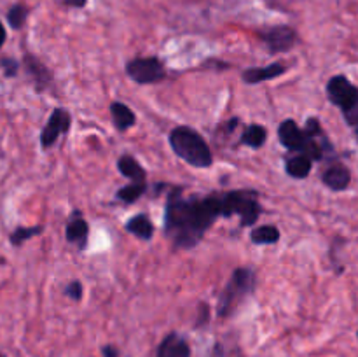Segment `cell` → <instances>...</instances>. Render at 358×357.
<instances>
[{"instance_id": "6da1fadb", "label": "cell", "mask_w": 358, "mask_h": 357, "mask_svg": "<svg viewBox=\"0 0 358 357\" xmlns=\"http://www.w3.org/2000/svg\"><path fill=\"white\" fill-rule=\"evenodd\" d=\"M222 216L220 196H191L170 192L164 212V233L175 247L191 248L201 241L203 234Z\"/></svg>"}, {"instance_id": "7a4b0ae2", "label": "cell", "mask_w": 358, "mask_h": 357, "mask_svg": "<svg viewBox=\"0 0 358 357\" xmlns=\"http://www.w3.org/2000/svg\"><path fill=\"white\" fill-rule=\"evenodd\" d=\"M278 139L285 149L304 154L311 161L324 160L325 153H331L332 146L322 130L317 118H310L306 128H299L294 119H285L278 128Z\"/></svg>"}, {"instance_id": "3957f363", "label": "cell", "mask_w": 358, "mask_h": 357, "mask_svg": "<svg viewBox=\"0 0 358 357\" xmlns=\"http://www.w3.org/2000/svg\"><path fill=\"white\" fill-rule=\"evenodd\" d=\"M170 146L180 160L194 168L212 167L213 156L206 140L191 126H177L170 133Z\"/></svg>"}, {"instance_id": "277c9868", "label": "cell", "mask_w": 358, "mask_h": 357, "mask_svg": "<svg viewBox=\"0 0 358 357\" xmlns=\"http://www.w3.org/2000/svg\"><path fill=\"white\" fill-rule=\"evenodd\" d=\"M327 97L341 111L358 140V88L346 76H334L327 83Z\"/></svg>"}, {"instance_id": "5b68a950", "label": "cell", "mask_w": 358, "mask_h": 357, "mask_svg": "<svg viewBox=\"0 0 358 357\" xmlns=\"http://www.w3.org/2000/svg\"><path fill=\"white\" fill-rule=\"evenodd\" d=\"M255 273L252 268H238L231 275L229 282L219 296V315L229 317L241 304L245 298L250 296L255 289Z\"/></svg>"}, {"instance_id": "8992f818", "label": "cell", "mask_w": 358, "mask_h": 357, "mask_svg": "<svg viewBox=\"0 0 358 357\" xmlns=\"http://www.w3.org/2000/svg\"><path fill=\"white\" fill-rule=\"evenodd\" d=\"M220 200H222V217L240 216L241 226H252L261 216L262 209L255 191L238 189L220 196Z\"/></svg>"}, {"instance_id": "52a82bcc", "label": "cell", "mask_w": 358, "mask_h": 357, "mask_svg": "<svg viewBox=\"0 0 358 357\" xmlns=\"http://www.w3.org/2000/svg\"><path fill=\"white\" fill-rule=\"evenodd\" d=\"M126 72L136 84H156L166 77V69L154 56L131 59L126 65Z\"/></svg>"}, {"instance_id": "ba28073f", "label": "cell", "mask_w": 358, "mask_h": 357, "mask_svg": "<svg viewBox=\"0 0 358 357\" xmlns=\"http://www.w3.org/2000/svg\"><path fill=\"white\" fill-rule=\"evenodd\" d=\"M269 52H285L297 44V31L289 24L266 28L259 34Z\"/></svg>"}, {"instance_id": "9c48e42d", "label": "cell", "mask_w": 358, "mask_h": 357, "mask_svg": "<svg viewBox=\"0 0 358 357\" xmlns=\"http://www.w3.org/2000/svg\"><path fill=\"white\" fill-rule=\"evenodd\" d=\"M70 122H72V118H70V114L65 111V108L62 107L55 108L41 132V146L44 147V149L55 146L56 140L59 139V135L69 132Z\"/></svg>"}, {"instance_id": "30bf717a", "label": "cell", "mask_w": 358, "mask_h": 357, "mask_svg": "<svg viewBox=\"0 0 358 357\" xmlns=\"http://www.w3.org/2000/svg\"><path fill=\"white\" fill-rule=\"evenodd\" d=\"M322 181L332 191H345L352 184V172L348 167L341 163L329 164L327 170L322 175Z\"/></svg>"}, {"instance_id": "8fae6325", "label": "cell", "mask_w": 358, "mask_h": 357, "mask_svg": "<svg viewBox=\"0 0 358 357\" xmlns=\"http://www.w3.org/2000/svg\"><path fill=\"white\" fill-rule=\"evenodd\" d=\"M157 357H191V346L177 332H171L161 342Z\"/></svg>"}, {"instance_id": "7c38bea8", "label": "cell", "mask_w": 358, "mask_h": 357, "mask_svg": "<svg viewBox=\"0 0 358 357\" xmlns=\"http://www.w3.org/2000/svg\"><path fill=\"white\" fill-rule=\"evenodd\" d=\"M87 237H90V226H87L86 219L77 214L76 217L69 220L65 227V238L70 244H76L79 248H84L87 244Z\"/></svg>"}, {"instance_id": "4fadbf2b", "label": "cell", "mask_w": 358, "mask_h": 357, "mask_svg": "<svg viewBox=\"0 0 358 357\" xmlns=\"http://www.w3.org/2000/svg\"><path fill=\"white\" fill-rule=\"evenodd\" d=\"M287 72V66L283 63H271L268 66H262V69H248L241 74L243 80L247 84H259L262 80L275 79V77L283 76Z\"/></svg>"}, {"instance_id": "5bb4252c", "label": "cell", "mask_w": 358, "mask_h": 357, "mask_svg": "<svg viewBox=\"0 0 358 357\" xmlns=\"http://www.w3.org/2000/svg\"><path fill=\"white\" fill-rule=\"evenodd\" d=\"M24 69H27L28 76L34 79L35 86H37L38 91H44L45 88L51 84V74L49 70L42 65V62H38L34 56L27 55L24 56Z\"/></svg>"}, {"instance_id": "9a60e30c", "label": "cell", "mask_w": 358, "mask_h": 357, "mask_svg": "<svg viewBox=\"0 0 358 357\" xmlns=\"http://www.w3.org/2000/svg\"><path fill=\"white\" fill-rule=\"evenodd\" d=\"M110 115L112 119H114V125L117 126V130H121V132L133 128L136 122L135 112H133L128 105L122 104V102H114V104H110Z\"/></svg>"}, {"instance_id": "2e32d148", "label": "cell", "mask_w": 358, "mask_h": 357, "mask_svg": "<svg viewBox=\"0 0 358 357\" xmlns=\"http://www.w3.org/2000/svg\"><path fill=\"white\" fill-rule=\"evenodd\" d=\"M126 231L135 234L140 240H150L154 234V226L145 214H136L126 223Z\"/></svg>"}, {"instance_id": "e0dca14e", "label": "cell", "mask_w": 358, "mask_h": 357, "mask_svg": "<svg viewBox=\"0 0 358 357\" xmlns=\"http://www.w3.org/2000/svg\"><path fill=\"white\" fill-rule=\"evenodd\" d=\"M117 168L124 177H128L131 182H145V170L142 168V164L135 160L129 154L119 158Z\"/></svg>"}, {"instance_id": "ac0fdd59", "label": "cell", "mask_w": 358, "mask_h": 357, "mask_svg": "<svg viewBox=\"0 0 358 357\" xmlns=\"http://www.w3.org/2000/svg\"><path fill=\"white\" fill-rule=\"evenodd\" d=\"M311 168H313V161L304 154H296L285 163V172L294 178H306L311 174Z\"/></svg>"}, {"instance_id": "d6986e66", "label": "cell", "mask_w": 358, "mask_h": 357, "mask_svg": "<svg viewBox=\"0 0 358 357\" xmlns=\"http://www.w3.org/2000/svg\"><path fill=\"white\" fill-rule=\"evenodd\" d=\"M268 140V130L261 125H250L241 135V144L252 147V149H259Z\"/></svg>"}, {"instance_id": "ffe728a7", "label": "cell", "mask_w": 358, "mask_h": 357, "mask_svg": "<svg viewBox=\"0 0 358 357\" xmlns=\"http://www.w3.org/2000/svg\"><path fill=\"white\" fill-rule=\"evenodd\" d=\"M250 238L255 245H273L280 240V230L271 224H266V226L255 227Z\"/></svg>"}, {"instance_id": "44dd1931", "label": "cell", "mask_w": 358, "mask_h": 357, "mask_svg": "<svg viewBox=\"0 0 358 357\" xmlns=\"http://www.w3.org/2000/svg\"><path fill=\"white\" fill-rule=\"evenodd\" d=\"M147 191V182H129L128 186L117 191V198L124 203H133L142 198L143 192Z\"/></svg>"}, {"instance_id": "7402d4cb", "label": "cell", "mask_w": 358, "mask_h": 357, "mask_svg": "<svg viewBox=\"0 0 358 357\" xmlns=\"http://www.w3.org/2000/svg\"><path fill=\"white\" fill-rule=\"evenodd\" d=\"M42 231H44V227H42V226L17 227V230H14L13 233L9 234V241L14 245V247H20V245H23L24 241L30 240V238L38 237Z\"/></svg>"}, {"instance_id": "603a6c76", "label": "cell", "mask_w": 358, "mask_h": 357, "mask_svg": "<svg viewBox=\"0 0 358 357\" xmlns=\"http://www.w3.org/2000/svg\"><path fill=\"white\" fill-rule=\"evenodd\" d=\"M28 18V9L23 4H14L9 10H7V23L10 24V28L14 30H20Z\"/></svg>"}, {"instance_id": "cb8c5ba5", "label": "cell", "mask_w": 358, "mask_h": 357, "mask_svg": "<svg viewBox=\"0 0 358 357\" xmlns=\"http://www.w3.org/2000/svg\"><path fill=\"white\" fill-rule=\"evenodd\" d=\"M65 294L72 301H80V298H83V284H80L79 280H72V282L65 287Z\"/></svg>"}, {"instance_id": "d4e9b609", "label": "cell", "mask_w": 358, "mask_h": 357, "mask_svg": "<svg viewBox=\"0 0 358 357\" xmlns=\"http://www.w3.org/2000/svg\"><path fill=\"white\" fill-rule=\"evenodd\" d=\"M0 65H2L3 74H6L7 77H14L17 74V70H20V63L13 58L0 59Z\"/></svg>"}, {"instance_id": "484cf974", "label": "cell", "mask_w": 358, "mask_h": 357, "mask_svg": "<svg viewBox=\"0 0 358 357\" xmlns=\"http://www.w3.org/2000/svg\"><path fill=\"white\" fill-rule=\"evenodd\" d=\"M103 357H119V350L112 345L103 346Z\"/></svg>"}, {"instance_id": "4316f807", "label": "cell", "mask_w": 358, "mask_h": 357, "mask_svg": "<svg viewBox=\"0 0 358 357\" xmlns=\"http://www.w3.org/2000/svg\"><path fill=\"white\" fill-rule=\"evenodd\" d=\"M65 6H70V7H84L86 6V0H62Z\"/></svg>"}, {"instance_id": "83f0119b", "label": "cell", "mask_w": 358, "mask_h": 357, "mask_svg": "<svg viewBox=\"0 0 358 357\" xmlns=\"http://www.w3.org/2000/svg\"><path fill=\"white\" fill-rule=\"evenodd\" d=\"M3 42H6V28H3L2 21H0V48L3 46Z\"/></svg>"}, {"instance_id": "f1b7e54d", "label": "cell", "mask_w": 358, "mask_h": 357, "mask_svg": "<svg viewBox=\"0 0 358 357\" xmlns=\"http://www.w3.org/2000/svg\"><path fill=\"white\" fill-rule=\"evenodd\" d=\"M0 357H2V356H0Z\"/></svg>"}]
</instances>
